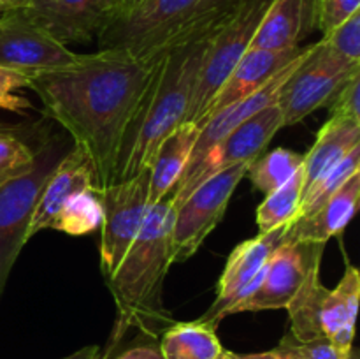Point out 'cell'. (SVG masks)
Returning <instances> with one entry per match:
<instances>
[{"label":"cell","mask_w":360,"mask_h":359,"mask_svg":"<svg viewBox=\"0 0 360 359\" xmlns=\"http://www.w3.org/2000/svg\"><path fill=\"white\" fill-rule=\"evenodd\" d=\"M164 53L139 56L125 49H97L79 53L70 65L30 74L27 88L39 95L42 113L86 151L101 192L112 183L120 144Z\"/></svg>","instance_id":"cell-1"},{"label":"cell","mask_w":360,"mask_h":359,"mask_svg":"<svg viewBox=\"0 0 360 359\" xmlns=\"http://www.w3.org/2000/svg\"><path fill=\"white\" fill-rule=\"evenodd\" d=\"M224 16L188 32L165 49L160 67L120 144L112 183L150 168L162 141L186 122L204 51Z\"/></svg>","instance_id":"cell-2"},{"label":"cell","mask_w":360,"mask_h":359,"mask_svg":"<svg viewBox=\"0 0 360 359\" xmlns=\"http://www.w3.org/2000/svg\"><path fill=\"white\" fill-rule=\"evenodd\" d=\"M176 208L171 196L150 206L139 234L115 273L105 280L116 305V322L105 359L130 327L157 338L172 322L165 310L164 280L172 263V224Z\"/></svg>","instance_id":"cell-3"},{"label":"cell","mask_w":360,"mask_h":359,"mask_svg":"<svg viewBox=\"0 0 360 359\" xmlns=\"http://www.w3.org/2000/svg\"><path fill=\"white\" fill-rule=\"evenodd\" d=\"M238 0H141L109 21L97 35L98 49H125L146 56L164 51L188 32L211 23Z\"/></svg>","instance_id":"cell-4"},{"label":"cell","mask_w":360,"mask_h":359,"mask_svg":"<svg viewBox=\"0 0 360 359\" xmlns=\"http://www.w3.org/2000/svg\"><path fill=\"white\" fill-rule=\"evenodd\" d=\"M72 146L74 141L67 132L46 137L35 148L34 168L0 187V296L18 256L28 241V225L42 189Z\"/></svg>","instance_id":"cell-5"},{"label":"cell","mask_w":360,"mask_h":359,"mask_svg":"<svg viewBox=\"0 0 360 359\" xmlns=\"http://www.w3.org/2000/svg\"><path fill=\"white\" fill-rule=\"evenodd\" d=\"M271 0H238L211 35L204 51L186 122L199 123L207 104L224 84L239 60L252 46L253 35L269 7Z\"/></svg>","instance_id":"cell-6"},{"label":"cell","mask_w":360,"mask_h":359,"mask_svg":"<svg viewBox=\"0 0 360 359\" xmlns=\"http://www.w3.org/2000/svg\"><path fill=\"white\" fill-rule=\"evenodd\" d=\"M360 73V63L338 55L320 39L309 44L308 53L278 95L283 127L295 125L319 108H327L336 92Z\"/></svg>","instance_id":"cell-7"},{"label":"cell","mask_w":360,"mask_h":359,"mask_svg":"<svg viewBox=\"0 0 360 359\" xmlns=\"http://www.w3.org/2000/svg\"><path fill=\"white\" fill-rule=\"evenodd\" d=\"M252 162H241L217 172L192 190L176 208L172 224V263L190 259L220 224L236 187L246 176Z\"/></svg>","instance_id":"cell-8"},{"label":"cell","mask_w":360,"mask_h":359,"mask_svg":"<svg viewBox=\"0 0 360 359\" xmlns=\"http://www.w3.org/2000/svg\"><path fill=\"white\" fill-rule=\"evenodd\" d=\"M101 270L108 280L139 234L150 210V168L101 192Z\"/></svg>","instance_id":"cell-9"},{"label":"cell","mask_w":360,"mask_h":359,"mask_svg":"<svg viewBox=\"0 0 360 359\" xmlns=\"http://www.w3.org/2000/svg\"><path fill=\"white\" fill-rule=\"evenodd\" d=\"M281 127H283L281 111L276 104H273L227 134L224 139L211 146L195 165L183 172L172 192L169 194L174 208H178L195 187L217 172L241 162L255 160L259 155H262L269 141Z\"/></svg>","instance_id":"cell-10"},{"label":"cell","mask_w":360,"mask_h":359,"mask_svg":"<svg viewBox=\"0 0 360 359\" xmlns=\"http://www.w3.org/2000/svg\"><path fill=\"white\" fill-rule=\"evenodd\" d=\"M326 243L287 241L274 250L259 287L234 305L232 313L287 308L315 267H320Z\"/></svg>","instance_id":"cell-11"},{"label":"cell","mask_w":360,"mask_h":359,"mask_svg":"<svg viewBox=\"0 0 360 359\" xmlns=\"http://www.w3.org/2000/svg\"><path fill=\"white\" fill-rule=\"evenodd\" d=\"M287 225L273 229L269 232H259L255 238L246 239L236 246L229 256L225 270L218 280L217 299L200 319L210 326H218L220 320L231 315V310L241 299L252 294L262 282L266 266L274 250L283 241Z\"/></svg>","instance_id":"cell-12"},{"label":"cell","mask_w":360,"mask_h":359,"mask_svg":"<svg viewBox=\"0 0 360 359\" xmlns=\"http://www.w3.org/2000/svg\"><path fill=\"white\" fill-rule=\"evenodd\" d=\"M77 58L79 53L56 41L23 9L0 14V65L35 74L70 65Z\"/></svg>","instance_id":"cell-13"},{"label":"cell","mask_w":360,"mask_h":359,"mask_svg":"<svg viewBox=\"0 0 360 359\" xmlns=\"http://www.w3.org/2000/svg\"><path fill=\"white\" fill-rule=\"evenodd\" d=\"M115 0H30L23 13L62 44L90 42L112 16Z\"/></svg>","instance_id":"cell-14"},{"label":"cell","mask_w":360,"mask_h":359,"mask_svg":"<svg viewBox=\"0 0 360 359\" xmlns=\"http://www.w3.org/2000/svg\"><path fill=\"white\" fill-rule=\"evenodd\" d=\"M83 192H101V187L88 153L74 144L72 150L60 160L42 189L28 225V239L39 231L56 229V222L65 204Z\"/></svg>","instance_id":"cell-15"},{"label":"cell","mask_w":360,"mask_h":359,"mask_svg":"<svg viewBox=\"0 0 360 359\" xmlns=\"http://www.w3.org/2000/svg\"><path fill=\"white\" fill-rule=\"evenodd\" d=\"M308 49V46H297L290 49H280V51H271V49H248L238 65L232 69L227 80L224 81L214 97L207 104L202 118L199 120L197 127H202L210 118H213L218 111H221L227 106L248 97L253 92L262 88L273 76H276L281 69L294 62L295 58L302 55Z\"/></svg>","instance_id":"cell-16"},{"label":"cell","mask_w":360,"mask_h":359,"mask_svg":"<svg viewBox=\"0 0 360 359\" xmlns=\"http://www.w3.org/2000/svg\"><path fill=\"white\" fill-rule=\"evenodd\" d=\"M308 49H309V46H308ZM308 49H306V51L302 53L299 58H295L294 62L288 63L285 69H281L276 76L271 77V80L267 81L262 88H259L257 92H253V94L248 95V97H245V99H241V101L234 102V104L227 106V108H224L221 111H218L213 118L207 120V122L199 129V136H197L195 144H193V150H192V153H190L188 164H186L185 171L186 169L192 168V165H195L211 146H214L218 141L224 139V137L227 136V134H231L234 129H238L241 123H245L246 120H250L252 116H255L257 113H260L262 109L276 104L278 95H280L281 88H283V84L287 83L288 76L294 73L295 67H297L299 63H301V60L304 58L306 53H308Z\"/></svg>","instance_id":"cell-17"},{"label":"cell","mask_w":360,"mask_h":359,"mask_svg":"<svg viewBox=\"0 0 360 359\" xmlns=\"http://www.w3.org/2000/svg\"><path fill=\"white\" fill-rule=\"evenodd\" d=\"M316 28V0H271L250 49H290Z\"/></svg>","instance_id":"cell-18"},{"label":"cell","mask_w":360,"mask_h":359,"mask_svg":"<svg viewBox=\"0 0 360 359\" xmlns=\"http://www.w3.org/2000/svg\"><path fill=\"white\" fill-rule=\"evenodd\" d=\"M360 171L352 175L322 206L309 215L295 217L288 224L283 239L287 241L327 243L343 232L359 206Z\"/></svg>","instance_id":"cell-19"},{"label":"cell","mask_w":360,"mask_h":359,"mask_svg":"<svg viewBox=\"0 0 360 359\" xmlns=\"http://www.w3.org/2000/svg\"><path fill=\"white\" fill-rule=\"evenodd\" d=\"M360 296L359 270L348 264L340 284L329 292L322 305L323 336L329 338L338 351L350 354L354 348L355 319Z\"/></svg>","instance_id":"cell-20"},{"label":"cell","mask_w":360,"mask_h":359,"mask_svg":"<svg viewBox=\"0 0 360 359\" xmlns=\"http://www.w3.org/2000/svg\"><path fill=\"white\" fill-rule=\"evenodd\" d=\"M199 127L183 122L160 143L150 164V206L172 192L193 150Z\"/></svg>","instance_id":"cell-21"},{"label":"cell","mask_w":360,"mask_h":359,"mask_svg":"<svg viewBox=\"0 0 360 359\" xmlns=\"http://www.w3.org/2000/svg\"><path fill=\"white\" fill-rule=\"evenodd\" d=\"M359 144L360 122L329 116L316 134L315 144L302 160V194Z\"/></svg>","instance_id":"cell-22"},{"label":"cell","mask_w":360,"mask_h":359,"mask_svg":"<svg viewBox=\"0 0 360 359\" xmlns=\"http://www.w3.org/2000/svg\"><path fill=\"white\" fill-rule=\"evenodd\" d=\"M158 348L164 359H214L224 351L217 327L200 320L171 324L162 333Z\"/></svg>","instance_id":"cell-23"},{"label":"cell","mask_w":360,"mask_h":359,"mask_svg":"<svg viewBox=\"0 0 360 359\" xmlns=\"http://www.w3.org/2000/svg\"><path fill=\"white\" fill-rule=\"evenodd\" d=\"M327 292L329 289L320 280V267H315L287 306L290 334L301 344L326 338L322 329V305Z\"/></svg>","instance_id":"cell-24"},{"label":"cell","mask_w":360,"mask_h":359,"mask_svg":"<svg viewBox=\"0 0 360 359\" xmlns=\"http://www.w3.org/2000/svg\"><path fill=\"white\" fill-rule=\"evenodd\" d=\"M301 194L302 165L287 183L274 189L273 192L266 194L264 201L259 204V208H257L259 232H269L273 229L281 227V225L290 224L295 215H297Z\"/></svg>","instance_id":"cell-25"},{"label":"cell","mask_w":360,"mask_h":359,"mask_svg":"<svg viewBox=\"0 0 360 359\" xmlns=\"http://www.w3.org/2000/svg\"><path fill=\"white\" fill-rule=\"evenodd\" d=\"M302 160H304L302 153L287 150V148H276V150L259 155L248 165L246 175L257 190L269 194L287 183L299 171Z\"/></svg>","instance_id":"cell-26"},{"label":"cell","mask_w":360,"mask_h":359,"mask_svg":"<svg viewBox=\"0 0 360 359\" xmlns=\"http://www.w3.org/2000/svg\"><path fill=\"white\" fill-rule=\"evenodd\" d=\"M360 171V144L355 146L347 157L341 158L336 165L329 169L326 175L320 176L308 190L301 196V203H299V210L295 217H302V215H309L313 211L319 210L352 175ZM294 217V218H295Z\"/></svg>","instance_id":"cell-27"},{"label":"cell","mask_w":360,"mask_h":359,"mask_svg":"<svg viewBox=\"0 0 360 359\" xmlns=\"http://www.w3.org/2000/svg\"><path fill=\"white\" fill-rule=\"evenodd\" d=\"M102 224L101 192H83L65 204L56 222V231L69 236H84Z\"/></svg>","instance_id":"cell-28"},{"label":"cell","mask_w":360,"mask_h":359,"mask_svg":"<svg viewBox=\"0 0 360 359\" xmlns=\"http://www.w3.org/2000/svg\"><path fill=\"white\" fill-rule=\"evenodd\" d=\"M25 132H0V187L34 168L35 148L23 139Z\"/></svg>","instance_id":"cell-29"},{"label":"cell","mask_w":360,"mask_h":359,"mask_svg":"<svg viewBox=\"0 0 360 359\" xmlns=\"http://www.w3.org/2000/svg\"><path fill=\"white\" fill-rule=\"evenodd\" d=\"M322 41L343 58L360 63V11L323 35Z\"/></svg>","instance_id":"cell-30"},{"label":"cell","mask_w":360,"mask_h":359,"mask_svg":"<svg viewBox=\"0 0 360 359\" xmlns=\"http://www.w3.org/2000/svg\"><path fill=\"white\" fill-rule=\"evenodd\" d=\"M30 74L0 65V108L13 113H25L34 109V104L27 97L14 94L18 88H27Z\"/></svg>","instance_id":"cell-31"},{"label":"cell","mask_w":360,"mask_h":359,"mask_svg":"<svg viewBox=\"0 0 360 359\" xmlns=\"http://www.w3.org/2000/svg\"><path fill=\"white\" fill-rule=\"evenodd\" d=\"M360 73L354 74L340 90L336 92L327 109L330 111V118L352 120V122H360Z\"/></svg>","instance_id":"cell-32"},{"label":"cell","mask_w":360,"mask_h":359,"mask_svg":"<svg viewBox=\"0 0 360 359\" xmlns=\"http://www.w3.org/2000/svg\"><path fill=\"white\" fill-rule=\"evenodd\" d=\"M360 11V0H316V28L329 34Z\"/></svg>","instance_id":"cell-33"},{"label":"cell","mask_w":360,"mask_h":359,"mask_svg":"<svg viewBox=\"0 0 360 359\" xmlns=\"http://www.w3.org/2000/svg\"><path fill=\"white\" fill-rule=\"evenodd\" d=\"M287 338L301 359H357V352L354 348H352L350 354H343L341 351H338V347L329 338L304 341V344L295 340L290 333L287 334Z\"/></svg>","instance_id":"cell-34"},{"label":"cell","mask_w":360,"mask_h":359,"mask_svg":"<svg viewBox=\"0 0 360 359\" xmlns=\"http://www.w3.org/2000/svg\"><path fill=\"white\" fill-rule=\"evenodd\" d=\"M238 359H301L294 347L290 345L288 338L285 336L276 348L267 352H257V354H238Z\"/></svg>","instance_id":"cell-35"},{"label":"cell","mask_w":360,"mask_h":359,"mask_svg":"<svg viewBox=\"0 0 360 359\" xmlns=\"http://www.w3.org/2000/svg\"><path fill=\"white\" fill-rule=\"evenodd\" d=\"M112 359H164V355H162L158 345L143 344L120 352V354Z\"/></svg>","instance_id":"cell-36"},{"label":"cell","mask_w":360,"mask_h":359,"mask_svg":"<svg viewBox=\"0 0 360 359\" xmlns=\"http://www.w3.org/2000/svg\"><path fill=\"white\" fill-rule=\"evenodd\" d=\"M62 359H102L101 347H97V345H86V347L79 348V351L72 352V354L65 355Z\"/></svg>","instance_id":"cell-37"},{"label":"cell","mask_w":360,"mask_h":359,"mask_svg":"<svg viewBox=\"0 0 360 359\" xmlns=\"http://www.w3.org/2000/svg\"><path fill=\"white\" fill-rule=\"evenodd\" d=\"M139 2H141V0H115L111 20H115V18H120V16H123V14L130 13V11H132L134 7H136ZM111 20H109V21H111ZM109 21H108V23H109ZM108 23H105V25H108Z\"/></svg>","instance_id":"cell-38"},{"label":"cell","mask_w":360,"mask_h":359,"mask_svg":"<svg viewBox=\"0 0 360 359\" xmlns=\"http://www.w3.org/2000/svg\"><path fill=\"white\" fill-rule=\"evenodd\" d=\"M30 0H0V14L9 13V11L25 9Z\"/></svg>","instance_id":"cell-39"},{"label":"cell","mask_w":360,"mask_h":359,"mask_svg":"<svg viewBox=\"0 0 360 359\" xmlns=\"http://www.w3.org/2000/svg\"><path fill=\"white\" fill-rule=\"evenodd\" d=\"M0 132H27V127L11 125V123L0 122Z\"/></svg>","instance_id":"cell-40"},{"label":"cell","mask_w":360,"mask_h":359,"mask_svg":"<svg viewBox=\"0 0 360 359\" xmlns=\"http://www.w3.org/2000/svg\"><path fill=\"white\" fill-rule=\"evenodd\" d=\"M214 359H238V354H234V352H231V351H221V354L220 355H217V358Z\"/></svg>","instance_id":"cell-41"}]
</instances>
